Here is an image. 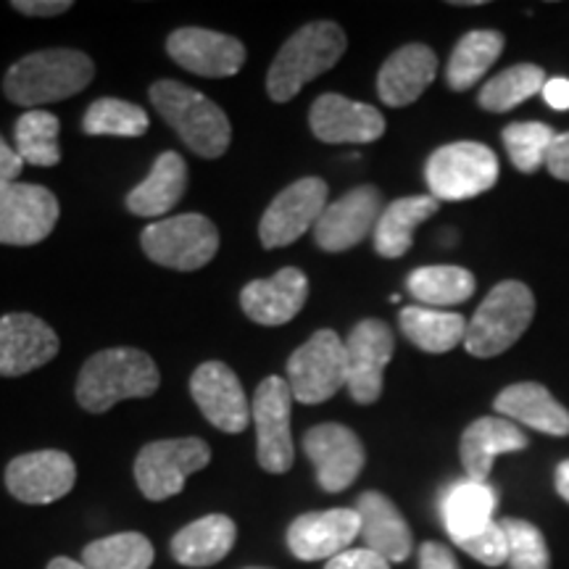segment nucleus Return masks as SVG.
<instances>
[{
	"label": "nucleus",
	"mask_w": 569,
	"mask_h": 569,
	"mask_svg": "<svg viewBox=\"0 0 569 569\" xmlns=\"http://www.w3.org/2000/svg\"><path fill=\"white\" fill-rule=\"evenodd\" d=\"M96 77V63L82 51L71 48H46L19 59L6 71L3 92L11 103L24 109L67 101L88 88Z\"/></svg>",
	"instance_id": "1"
},
{
	"label": "nucleus",
	"mask_w": 569,
	"mask_h": 569,
	"mask_svg": "<svg viewBox=\"0 0 569 569\" xmlns=\"http://www.w3.org/2000/svg\"><path fill=\"white\" fill-rule=\"evenodd\" d=\"M156 361L140 348H106L84 361L77 380V401L90 415H106L127 398H148L159 390Z\"/></svg>",
	"instance_id": "2"
},
{
	"label": "nucleus",
	"mask_w": 569,
	"mask_h": 569,
	"mask_svg": "<svg viewBox=\"0 0 569 569\" xmlns=\"http://www.w3.org/2000/svg\"><path fill=\"white\" fill-rule=\"evenodd\" d=\"M346 32L336 21H311L298 30L274 56L267 74V92L277 103H288L306 82L332 69L346 53Z\"/></svg>",
	"instance_id": "3"
},
{
	"label": "nucleus",
	"mask_w": 569,
	"mask_h": 569,
	"mask_svg": "<svg viewBox=\"0 0 569 569\" xmlns=\"http://www.w3.org/2000/svg\"><path fill=\"white\" fill-rule=\"evenodd\" d=\"M151 103L193 153L203 159H219L230 148V119L203 92L182 82L161 80L151 88Z\"/></svg>",
	"instance_id": "4"
},
{
	"label": "nucleus",
	"mask_w": 569,
	"mask_h": 569,
	"mask_svg": "<svg viewBox=\"0 0 569 569\" xmlns=\"http://www.w3.org/2000/svg\"><path fill=\"white\" fill-rule=\"evenodd\" d=\"M536 317V296L525 282H498L467 325L465 348L478 359L509 351L528 332Z\"/></svg>",
	"instance_id": "5"
},
{
	"label": "nucleus",
	"mask_w": 569,
	"mask_h": 569,
	"mask_svg": "<svg viewBox=\"0 0 569 569\" xmlns=\"http://www.w3.org/2000/svg\"><path fill=\"white\" fill-rule=\"evenodd\" d=\"M425 180L438 201H469L498 182V159L482 142H448L427 159Z\"/></svg>",
	"instance_id": "6"
},
{
	"label": "nucleus",
	"mask_w": 569,
	"mask_h": 569,
	"mask_svg": "<svg viewBox=\"0 0 569 569\" xmlns=\"http://www.w3.org/2000/svg\"><path fill=\"white\" fill-rule=\"evenodd\" d=\"M140 246L156 264L177 272H196L217 256L219 232L203 213H180L148 224Z\"/></svg>",
	"instance_id": "7"
},
{
	"label": "nucleus",
	"mask_w": 569,
	"mask_h": 569,
	"mask_svg": "<svg viewBox=\"0 0 569 569\" xmlns=\"http://www.w3.org/2000/svg\"><path fill=\"white\" fill-rule=\"evenodd\" d=\"M288 386L296 401L325 403L348 388V356L338 332L319 330L288 359Z\"/></svg>",
	"instance_id": "8"
},
{
	"label": "nucleus",
	"mask_w": 569,
	"mask_h": 569,
	"mask_svg": "<svg viewBox=\"0 0 569 569\" xmlns=\"http://www.w3.org/2000/svg\"><path fill=\"white\" fill-rule=\"evenodd\" d=\"M211 461V448L201 438H177L148 443L134 459V482L151 501L182 493L184 482Z\"/></svg>",
	"instance_id": "9"
},
{
	"label": "nucleus",
	"mask_w": 569,
	"mask_h": 569,
	"mask_svg": "<svg viewBox=\"0 0 569 569\" xmlns=\"http://www.w3.org/2000/svg\"><path fill=\"white\" fill-rule=\"evenodd\" d=\"M290 407H293V393H290L288 380L267 377L259 382L251 407V419L256 425V457H259L261 469L272 475H284L296 461Z\"/></svg>",
	"instance_id": "10"
},
{
	"label": "nucleus",
	"mask_w": 569,
	"mask_h": 569,
	"mask_svg": "<svg viewBox=\"0 0 569 569\" xmlns=\"http://www.w3.org/2000/svg\"><path fill=\"white\" fill-rule=\"evenodd\" d=\"M61 206L42 184L0 180V246L42 243L59 222Z\"/></svg>",
	"instance_id": "11"
},
{
	"label": "nucleus",
	"mask_w": 569,
	"mask_h": 569,
	"mask_svg": "<svg viewBox=\"0 0 569 569\" xmlns=\"http://www.w3.org/2000/svg\"><path fill=\"white\" fill-rule=\"evenodd\" d=\"M327 182L319 177H303L282 190L269 203L259 224V238L264 248L293 246L301 234L315 227L327 209Z\"/></svg>",
	"instance_id": "12"
},
{
	"label": "nucleus",
	"mask_w": 569,
	"mask_h": 569,
	"mask_svg": "<svg viewBox=\"0 0 569 569\" xmlns=\"http://www.w3.org/2000/svg\"><path fill=\"white\" fill-rule=\"evenodd\" d=\"M303 451L317 469L319 488L327 493H340L351 488L365 469V446L351 427L325 422L306 430Z\"/></svg>",
	"instance_id": "13"
},
{
	"label": "nucleus",
	"mask_w": 569,
	"mask_h": 569,
	"mask_svg": "<svg viewBox=\"0 0 569 569\" xmlns=\"http://www.w3.org/2000/svg\"><path fill=\"white\" fill-rule=\"evenodd\" d=\"M396 351L393 330L382 319H361L346 340L348 393L356 403H375L382 396V375Z\"/></svg>",
	"instance_id": "14"
},
{
	"label": "nucleus",
	"mask_w": 569,
	"mask_h": 569,
	"mask_svg": "<svg viewBox=\"0 0 569 569\" xmlns=\"http://www.w3.org/2000/svg\"><path fill=\"white\" fill-rule=\"evenodd\" d=\"M77 482V467L69 453L56 451H32L21 453V457L11 459L6 467V488L9 493L21 503H32V507H42V503L59 501L74 488Z\"/></svg>",
	"instance_id": "15"
},
{
	"label": "nucleus",
	"mask_w": 569,
	"mask_h": 569,
	"mask_svg": "<svg viewBox=\"0 0 569 569\" xmlns=\"http://www.w3.org/2000/svg\"><path fill=\"white\" fill-rule=\"evenodd\" d=\"M382 213V196L372 184H361L338 201L327 203V209L315 224V240L322 251L343 253L365 243L369 232H375L377 219Z\"/></svg>",
	"instance_id": "16"
},
{
	"label": "nucleus",
	"mask_w": 569,
	"mask_h": 569,
	"mask_svg": "<svg viewBox=\"0 0 569 569\" xmlns=\"http://www.w3.org/2000/svg\"><path fill=\"white\" fill-rule=\"evenodd\" d=\"M190 396L213 427L238 436L251 422L246 390L224 361H206L190 377Z\"/></svg>",
	"instance_id": "17"
},
{
	"label": "nucleus",
	"mask_w": 569,
	"mask_h": 569,
	"mask_svg": "<svg viewBox=\"0 0 569 569\" xmlns=\"http://www.w3.org/2000/svg\"><path fill=\"white\" fill-rule=\"evenodd\" d=\"M167 53L182 69L198 77H232L246 63V46L230 34L203 30V27H182L167 40Z\"/></svg>",
	"instance_id": "18"
},
{
	"label": "nucleus",
	"mask_w": 569,
	"mask_h": 569,
	"mask_svg": "<svg viewBox=\"0 0 569 569\" xmlns=\"http://www.w3.org/2000/svg\"><path fill=\"white\" fill-rule=\"evenodd\" d=\"M359 532L361 519L356 509L309 511L288 528V549L298 561H330L351 549Z\"/></svg>",
	"instance_id": "19"
},
{
	"label": "nucleus",
	"mask_w": 569,
	"mask_h": 569,
	"mask_svg": "<svg viewBox=\"0 0 569 569\" xmlns=\"http://www.w3.org/2000/svg\"><path fill=\"white\" fill-rule=\"evenodd\" d=\"M59 336L34 315L0 317V377H21L56 359Z\"/></svg>",
	"instance_id": "20"
},
{
	"label": "nucleus",
	"mask_w": 569,
	"mask_h": 569,
	"mask_svg": "<svg viewBox=\"0 0 569 569\" xmlns=\"http://www.w3.org/2000/svg\"><path fill=\"white\" fill-rule=\"evenodd\" d=\"M309 124L317 140L330 142H375L386 132V119L375 106L356 103L340 92L319 96L309 111Z\"/></svg>",
	"instance_id": "21"
},
{
	"label": "nucleus",
	"mask_w": 569,
	"mask_h": 569,
	"mask_svg": "<svg viewBox=\"0 0 569 569\" xmlns=\"http://www.w3.org/2000/svg\"><path fill=\"white\" fill-rule=\"evenodd\" d=\"M356 515L361 519L359 538L365 540V549L380 553L390 565H401L415 551V536L409 522L388 496L367 490L356 501Z\"/></svg>",
	"instance_id": "22"
},
{
	"label": "nucleus",
	"mask_w": 569,
	"mask_h": 569,
	"mask_svg": "<svg viewBox=\"0 0 569 569\" xmlns=\"http://www.w3.org/2000/svg\"><path fill=\"white\" fill-rule=\"evenodd\" d=\"M306 298H309L306 274L296 267H284L269 280L248 282L240 293V306L256 325L280 327L303 309Z\"/></svg>",
	"instance_id": "23"
},
{
	"label": "nucleus",
	"mask_w": 569,
	"mask_h": 569,
	"mask_svg": "<svg viewBox=\"0 0 569 569\" xmlns=\"http://www.w3.org/2000/svg\"><path fill=\"white\" fill-rule=\"evenodd\" d=\"M438 74V56L422 42L398 48L388 56L377 74V96L390 109H403L419 101V96L430 88Z\"/></svg>",
	"instance_id": "24"
},
{
	"label": "nucleus",
	"mask_w": 569,
	"mask_h": 569,
	"mask_svg": "<svg viewBox=\"0 0 569 569\" xmlns=\"http://www.w3.org/2000/svg\"><path fill=\"white\" fill-rule=\"evenodd\" d=\"M528 448V436L519 425L503 417H480L461 432L459 457L465 467L467 480L488 482L490 467L501 453H517Z\"/></svg>",
	"instance_id": "25"
},
{
	"label": "nucleus",
	"mask_w": 569,
	"mask_h": 569,
	"mask_svg": "<svg viewBox=\"0 0 569 569\" xmlns=\"http://www.w3.org/2000/svg\"><path fill=\"white\" fill-rule=\"evenodd\" d=\"M493 409L509 422L525 425L530 430L546 432V436H569V411L551 396L549 388L538 386V382H515V386L503 388L496 396Z\"/></svg>",
	"instance_id": "26"
},
{
	"label": "nucleus",
	"mask_w": 569,
	"mask_h": 569,
	"mask_svg": "<svg viewBox=\"0 0 569 569\" xmlns=\"http://www.w3.org/2000/svg\"><path fill=\"white\" fill-rule=\"evenodd\" d=\"M184 190H188V167H184L182 156L174 151H163L153 161V169L148 172L146 180L130 190L127 209L134 217H163V213L174 209L177 201L184 196Z\"/></svg>",
	"instance_id": "27"
},
{
	"label": "nucleus",
	"mask_w": 569,
	"mask_h": 569,
	"mask_svg": "<svg viewBox=\"0 0 569 569\" xmlns=\"http://www.w3.org/2000/svg\"><path fill=\"white\" fill-rule=\"evenodd\" d=\"M440 209V201L432 196H409L398 198L390 206H386L377 219V227L372 232L375 251L382 259H401L409 253L411 243H415V230L425 219Z\"/></svg>",
	"instance_id": "28"
},
{
	"label": "nucleus",
	"mask_w": 569,
	"mask_h": 569,
	"mask_svg": "<svg viewBox=\"0 0 569 569\" xmlns=\"http://www.w3.org/2000/svg\"><path fill=\"white\" fill-rule=\"evenodd\" d=\"M234 538L238 528L230 517H201L172 538V557L182 567H213L232 551Z\"/></svg>",
	"instance_id": "29"
},
{
	"label": "nucleus",
	"mask_w": 569,
	"mask_h": 569,
	"mask_svg": "<svg viewBox=\"0 0 569 569\" xmlns=\"http://www.w3.org/2000/svg\"><path fill=\"white\" fill-rule=\"evenodd\" d=\"M496 490L488 482L461 480L451 486L443 493L440 501V515H443V525L451 540L475 536L490 522H496Z\"/></svg>",
	"instance_id": "30"
},
{
	"label": "nucleus",
	"mask_w": 569,
	"mask_h": 569,
	"mask_svg": "<svg viewBox=\"0 0 569 569\" xmlns=\"http://www.w3.org/2000/svg\"><path fill=\"white\" fill-rule=\"evenodd\" d=\"M401 332L417 348L427 353H448L451 348L465 343L467 338V319L453 311L425 309V306H407L398 317Z\"/></svg>",
	"instance_id": "31"
},
{
	"label": "nucleus",
	"mask_w": 569,
	"mask_h": 569,
	"mask_svg": "<svg viewBox=\"0 0 569 569\" xmlns=\"http://www.w3.org/2000/svg\"><path fill=\"white\" fill-rule=\"evenodd\" d=\"M503 46H507V40L496 30L467 32L453 48L451 59H448V88L457 92L475 88L482 80V74L498 61V56L503 53Z\"/></svg>",
	"instance_id": "32"
},
{
	"label": "nucleus",
	"mask_w": 569,
	"mask_h": 569,
	"mask_svg": "<svg viewBox=\"0 0 569 569\" xmlns=\"http://www.w3.org/2000/svg\"><path fill=\"white\" fill-rule=\"evenodd\" d=\"M409 293L425 306H457L472 298L475 274L465 267L438 264V267H419L407 280Z\"/></svg>",
	"instance_id": "33"
},
{
	"label": "nucleus",
	"mask_w": 569,
	"mask_h": 569,
	"mask_svg": "<svg viewBox=\"0 0 569 569\" xmlns=\"http://www.w3.org/2000/svg\"><path fill=\"white\" fill-rule=\"evenodd\" d=\"M59 132L61 122L53 113L42 109L21 113L13 127V146H17L21 161L32 163V167H56L61 161Z\"/></svg>",
	"instance_id": "34"
},
{
	"label": "nucleus",
	"mask_w": 569,
	"mask_h": 569,
	"mask_svg": "<svg viewBox=\"0 0 569 569\" xmlns=\"http://www.w3.org/2000/svg\"><path fill=\"white\" fill-rule=\"evenodd\" d=\"M546 71L536 67V63H517V67L503 69L493 80L482 84L478 103L480 109L490 113H503L517 109L519 103L530 101L532 96L543 92Z\"/></svg>",
	"instance_id": "35"
},
{
	"label": "nucleus",
	"mask_w": 569,
	"mask_h": 569,
	"mask_svg": "<svg viewBox=\"0 0 569 569\" xmlns=\"http://www.w3.org/2000/svg\"><path fill=\"white\" fill-rule=\"evenodd\" d=\"M153 557V543L142 532H119L84 546L82 565L88 569H148Z\"/></svg>",
	"instance_id": "36"
},
{
	"label": "nucleus",
	"mask_w": 569,
	"mask_h": 569,
	"mask_svg": "<svg viewBox=\"0 0 569 569\" xmlns=\"http://www.w3.org/2000/svg\"><path fill=\"white\" fill-rule=\"evenodd\" d=\"M148 113L140 106L119 101V98H101L84 111L82 130L88 134H117V138H140L148 132Z\"/></svg>",
	"instance_id": "37"
},
{
	"label": "nucleus",
	"mask_w": 569,
	"mask_h": 569,
	"mask_svg": "<svg viewBox=\"0 0 569 569\" xmlns=\"http://www.w3.org/2000/svg\"><path fill=\"white\" fill-rule=\"evenodd\" d=\"M553 138H557V132L543 122H515L501 132L511 163L525 174L538 172L543 167Z\"/></svg>",
	"instance_id": "38"
},
{
	"label": "nucleus",
	"mask_w": 569,
	"mask_h": 569,
	"mask_svg": "<svg viewBox=\"0 0 569 569\" xmlns=\"http://www.w3.org/2000/svg\"><path fill=\"white\" fill-rule=\"evenodd\" d=\"M501 530L507 536L511 569H551V553L543 532L528 519L503 517Z\"/></svg>",
	"instance_id": "39"
},
{
	"label": "nucleus",
	"mask_w": 569,
	"mask_h": 569,
	"mask_svg": "<svg viewBox=\"0 0 569 569\" xmlns=\"http://www.w3.org/2000/svg\"><path fill=\"white\" fill-rule=\"evenodd\" d=\"M453 543L486 567H501L509 561V546H507V536H503L501 530V522H490L488 528L475 532V536L459 538L453 540Z\"/></svg>",
	"instance_id": "40"
},
{
	"label": "nucleus",
	"mask_w": 569,
	"mask_h": 569,
	"mask_svg": "<svg viewBox=\"0 0 569 569\" xmlns=\"http://www.w3.org/2000/svg\"><path fill=\"white\" fill-rule=\"evenodd\" d=\"M325 569H390V561L369 549H348L327 561Z\"/></svg>",
	"instance_id": "41"
},
{
	"label": "nucleus",
	"mask_w": 569,
	"mask_h": 569,
	"mask_svg": "<svg viewBox=\"0 0 569 569\" xmlns=\"http://www.w3.org/2000/svg\"><path fill=\"white\" fill-rule=\"evenodd\" d=\"M419 569H461L451 549L436 540L419 546Z\"/></svg>",
	"instance_id": "42"
},
{
	"label": "nucleus",
	"mask_w": 569,
	"mask_h": 569,
	"mask_svg": "<svg viewBox=\"0 0 569 569\" xmlns=\"http://www.w3.org/2000/svg\"><path fill=\"white\" fill-rule=\"evenodd\" d=\"M546 169L561 182H569V132H559L553 138L549 156H546Z\"/></svg>",
	"instance_id": "43"
},
{
	"label": "nucleus",
	"mask_w": 569,
	"mask_h": 569,
	"mask_svg": "<svg viewBox=\"0 0 569 569\" xmlns=\"http://www.w3.org/2000/svg\"><path fill=\"white\" fill-rule=\"evenodd\" d=\"M13 9L24 17H59L69 11V0H13Z\"/></svg>",
	"instance_id": "44"
},
{
	"label": "nucleus",
	"mask_w": 569,
	"mask_h": 569,
	"mask_svg": "<svg viewBox=\"0 0 569 569\" xmlns=\"http://www.w3.org/2000/svg\"><path fill=\"white\" fill-rule=\"evenodd\" d=\"M21 169H24V161H21L17 148H11L9 142L3 140V134H0V180L17 182Z\"/></svg>",
	"instance_id": "45"
},
{
	"label": "nucleus",
	"mask_w": 569,
	"mask_h": 569,
	"mask_svg": "<svg viewBox=\"0 0 569 569\" xmlns=\"http://www.w3.org/2000/svg\"><path fill=\"white\" fill-rule=\"evenodd\" d=\"M540 96L546 98V103L557 111H567L569 109V80L565 77H557V80H549L543 84V92Z\"/></svg>",
	"instance_id": "46"
},
{
	"label": "nucleus",
	"mask_w": 569,
	"mask_h": 569,
	"mask_svg": "<svg viewBox=\"0 0 569 569\" xmlns=\"http://www.w3.org/2000/svg\"><path fill=\"white\" fill-rule=\"evenodd\" d=\"M553 486H557V493L561 501L569 503V459L561 461L557 472H553Z\"/></svg>",
	"instance_id": "47"
},
{
	"label": "nucleus",
	"mask_w": 569,
	"mask_h": 569,
	"mask_svg": "<svg viewBox=\"0 0 569 569\" xmlns=\"http://www.w3.org/2000/svg\"><path fill=\"white\" fill-rule=\"evenodd\" d=\"M48 569H88L82 565V561H74L69 557H56L51 565H48Z\"/></svg>",
	"instance_id": "48"
},
{
	"label": "nucleus",
	"mask_w": 569,
	"mask_h": 569,
	"mask_svg": "<svg viewBox=\"0 0 569 569\" xmlns=\"http://www.w3.org/2000/svg\"><path fill=\"white\" fill-rule=\"evenodd\" d=\"M256 569H259V567H256Z\"/></svg>",
	"instance_id": "49"
}]
</instances>
